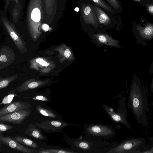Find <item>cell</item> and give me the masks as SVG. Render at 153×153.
<instances>
[{
    "mask_svg": "<svg viewBox=\"0 0 153 153\" xmlns=\"http://www.w3.org/2000/svg\"><path fill=\"white\" fill-rule=\"evenodd\" d=\"M137 76L134 74L130 85L129 105L138 123L145 126L147 123L146 113L149 112L145 90Z\"/></svg>",
    "mask_w": 153,
    "mask_h": 153,
    "instance_id": "obj_1",
    "label": "cell"
},
{
    "mask_svg": "<svg viewBox=\"0 0 153 153\" xmlns=\"http://www.w3.org/2000/svg\"><path fill=\"white\" fill-rule=\"evenodd\" d=\"M64 139L71 149L77 153H103L105 148L114 144L102 141L84 138L81 137L76 138L65 137Z\"/></svg>",
    "mask_w": 153,
    "mask_h": 153,
    "instance_id": "obj_2",
    "label": "cell"
},
{
    "mask_svg": "<svg viewBox=\"0 0 153 153\" xmlns=\"http://www.w3.org/2000/svg\"><path fill=\"white\" fill-rule=\"evenodd\" d=\"M43 0H29L27 11V24L30 31H38L44 16Z\"/></svg>",
    "mask_w": 153,
    "mask_h": 153,
    "instance_id": "obj_3",
    "label": "cell"
},
{
    "mask_svg": "<svg viewBox=\"0 0 153 153\" xmlns=\"http://www.w3.org/2000/svg\"><path fill=\"white\" fill-rule=\"evenodd\" d=\"M145 139L141 138L126 139L118 144L109 146L103 150L105 153H141L137 150L144 143Z\"/></svg>",
    "mask_w": 153,
    "mask_h": 153,
    "instance_id": "obj_4",
    "label": "cell"
},
{
    "mask_svg": "<svg viewBox=\"0 0 153 153\" xmlns=\"http://www.w3.org/2000/svg\"><path fill=\"white\" fill-rule=\"evenodd\" d=\"M84 134L90 138L109 139L115 134V129L112 126L101 124H88L83 127Z\"/></svg>",
    "mask_w": 153,
    "mask_h": 153,
    "instance_id": "obj_5",
    "label": "cell"
},
{
    "mask_svg": "<svg viewBox=\"0 0 153 153\" xmlns=\"http://www.w3.org/2000/svg\"><path fill=\"white\" fill-rule=\"evenodd\" d=\"M35 124L46 134L60 132L64 128L68 126H80L76 124L54 120L36 123Z\"/></svg>",
    "mask_w": 153,
    "mask_h": 153,
    "instance_id": "obj_6",
    "label": "cell"
},
{
    "mask_svg": "<svg viewBox=\"0 0 153 153\" xmlns=\"http://www.w3.org/2000/svg\"><path fill=\"white\" fill-rule=\"evenodd\" d=\"M136 30L134 34L136 43L145 47L147 45L146 42L153 39V24L147 23L144 27L138 25Z\"/></svg>",
    "mask_w": 153,
    "mask_h": 153,
    "instance_id": "obj_7",
    "label": "cell"
},
{
    "mask_svg": "<svg viewBox=\"0 0 153 153\" xmlns=\"http://www.w3.org/2000/svg\"><path fill=\"white\" fill-rule=\"evenodd\" d=\"M29 108L21 109L1 116L0 122L20 124L30 115L31 111Z\"/></svg>",
    "mask_w": 153,
    "mask_h": 153,
    "instance_id": "obj_8",
    "label": "cell"
},
{
    "mask_svg": "<svg viewBox=\"0 0 153 153\" xmlns=\"http://www.w3.org/2000/svg\"><path fill=\"white\" fill-rule=\"evenodd\" d=\"M0 143L11 149L25 153H36L38 150L27 147L15 141L10 136L5 137L0 132Z\"/></svg>",
    "mask_w": 153,
    "mask_h": 153,
    "instance_id": "obj_9",
    "label": "cell"
},
{
    "mask_svg": "<svg viewBox=\"0 0 153 153\" xmlns=\"http://www.w3.org/2000/svg\"><path fill=\"white\" fill-rule=\"evenodd\" d=\"M81 14L84 22L94 26L98 25V22L94 8L89 4H83L81 8Z\"/></svg>",
    "mask_w": 153,
    "mask_h": 153,
    "instance_id": "obj_10",
    "label": "cell"
},
{
    "mask_svg": "<svg viewBox=\"0 0 153 153\" xmlns=\"http://www.w3.org/2000/svg\"><path fill=\"white\" fill-rule=\"evenodd\" d=\"M105 111L113 121L115 123H119L125 125L128 128L131 129V128L126 119L127 115L124 112H117L111 107L106 104L102 105Z\"/></svg>",
    "mask_w": 153,
    "mask_h": 153,
    "instance_id": "obj_11",
    "label": "cell"
},
{
    "mask_svg": "<svg viewBox=\"0 0 153 153\" xmlns=\"http://www.w3.org/2000/svg\"><path fill=\"white\" fill-rule=\"evenodd\" d=\"M31 107L30 103L27 102L13 101L0 109V116Z\"/></svg>",
    "mask_w": 153,
    "mask_h": 153,
    "instance_id": "obj_12",
    "label": "cell"
},
{
    "mask_svg": "<svg viewBox=\"0 0 153 153\" xmlns=\"http://www.w3.org/2000/svg\"><path fill=\"white\" fill-rule=\"evenodd\" d=\"M36 125L32 123L29 124L25 131L24 134L38 139L42 140H47L48 137L42 133Z\"/></svg>",
    "mask_w": 153,
    "mask_h": 153,
    "instance_id": "obj_13",
    "label": "cell"
},
{
    "mask_svg": "<svg viewBox=\"0 0 153 153\" xmlns=\"http://www.w3.org/2000/svg\"><path fill=\"white\" fill-rule=\"evenodd\" d=\"M94 8L99 23L105 25L111 23V19L103 10L96 5H95Z\"/></svg>",
    "mask_w": 153,
    "mask_h": 153,
    "instance_id": "obj_14",
    "label": "cell"
},
{
    "mask_svg": "<svg viewBox=\"0 0 153 153\" xmlns=\"http://www.w3.org/2000/svg\"><path fill=\"white\" fill-rule=\"evenodd\" d=\"M44 11L49 15L53 16L57 9L56 0H44Z\"/></svg>",
    "mask_w": 153,
    "mask_h": 153,
    "instance_id": "obj_15",
    "label": "cell"
},
{
    "mask_svg": "<svg viewBox=\"0 0 153 153\" xmlns=\"http://www.w3.org/2000/svg\"><path fill=\"white\" fill-rule=\"evenodd\" d=\"M11 138L20 144L31 148L36 149L39 147L35 142L28 138L22 136H17Z\"/></svg>",
    "mask_w": 153,
    "mask_h": 153,
    "instance_id": "obj_16",
    "label": "cell"
},
{
    "mask_svg": "<svg viewBox=\"0 0 153 153\" xmlns=\"http://www.w3.org/2000/svg\"><path fill=\"white\" fill-rule=\"evenodd\" d=\"M39 153H77V152L73 150L71 148L68 149H53L40 148L38 150Z\"/></svg>",
    "mask_w": 153,
    "mask_h": 153,
    "instance_id": "obj_17",
    "label": "cell"
},
{
    "mask_svg": "<svg viewBox=\"0 0 153 153\" xmlns=\"http://www.w3.org/2000/svg\"><path fill=\"white\" fill-rule=\"evenodd\" d=\"M37 111L42 115L52 118H56L57 116L52 110L45 108L39 105H37L36 106Z\"/></svg>",
    "mask_w": 153,
    "mask_h": 153,
    "instance_id": "obj_18",
    "label": "cell"
},
{
    "mask_svg": "<svg viewBox=\"0 0 153 153\" xmlns=\"http://www.w3.org/2000/svg\"><path fill=\"white\" fill-rule=\"evenodd\" d=\"M106 10L111 12H113L111 7L108 5L103 0H91Z\"/></svg>",
    "mask_w": 153,
    "mask_h": 153,
    "instance_id": "obj_19",
    "label": "cell"
},
{
    "mask_svg": "<svg viewBox=\"0 0 153 153\" xmlns=\"http://www.w3.org/2000/svg\"><path fill=\"white\" fill-rule=\"evenodd\" d=\"M16 96V95L14 94H9L3 98L0 105L3 104L7 105L10 103L12 102L13 98Z\"/></svg>",
    "mask_w": 153,
    "mask_h": 153,
    "instance_id": "obj_20",
    "label": "cell"
},
{
    "mask_svg": "<svg viewBox=\"0 0 153 153\" xmlns=\"http://www.w3.org/2000/svg\"><path fill=\"white\" fill-rule=\"evenodd\" d=\"M13 126L9 125L4 124L3 122L0 123V132H5L13 128Z\"/></svg>",
    "mask_w": 153,
    "mask_h": 153,
    "instance_id": "obj_21",
    "label": "cell"
},
{
    "mask_svg": "<svg viewBox=\"0 0 153 153\" xmlns=\"http://www.w3.org/2000/svg\"><path fill=\"white\" fill-rule=\"evenodd\" d=\"M109 4L115 9H118L120 6L118 0H106Z\"/></svg>",
    "mask_w": 153,
    "mask_h": 153,
    "instance_id": "obj_22",
    "label": "cell"
},
{
    "mask_svg": "<svg viewBox=\"0 0 153 153\" xmlns=\"http://www.w3.org/2000/svg\"><path fill=\"white\" fill-rule=\"evenodd\" d=\"M149 72L150 74H153V60L150 65ZM150 92H153V76L150 85Z\"/></svg>",
    "mask_w": 153,
    "mask_h": 153,
    "instance_id": "obj_23",
    "label": "cell"
},
{
    "mask_svg": "<svg viewBox=\"0 0 153 153\" xmlns=\"http://www.w3.org/2000/svg\"><path fill=\"white\" fill-rule=\"evenodd\" d=\"M150 147L149 149L144 151L141 152V153H153V137L150 138Z\"/></svg>",
    "mask_w": 153,
    "mask_h": 153,
    "instance_id": "obj_24",
    "label": "cell"
},
{
    "mask_svg": "<svg viewBox=\"0 0 153 153\" xmlns=\"http://www.w3.org/2000/svg\"><path fill=\"white\" fill-rule=\"evenodd\" d=\"M32 98L34 100L43 101H48V99L47 97L42 95H37L32 97Z\"/></svg>",
    "mask_w": 153,
    "mask_h": 153,
    "instance_id": "obj_25",
    "label": "cell"
},
{
    "mask_svg": "<svg viewBox=\"0 0 153 153\" xmlns=\"http://www.w3.org/2000/svg\"><path fill=\"white\" fill-rule=\"evenodd\" d=\"M9 83L8 82L7 80H3L0 82V88H2L6 87Z\"/></svg>",
    "mask_w": 153,
    "mask_h": 153,
    "instance_id": "obj_26",
    "label": "cell"
},
{
    "mask_svg": "<svg viewBox=\"0 0 153 153\" xmlns=\"http://www.w3.org/2000/svg\"><path fill=\"white\" fill-rule=\"evenodd\" d=\"M147 9L149 12L153 15V4H148L146 6Z\"/></svg>",
    "mask_w": 153,
    "mask_h": 153,
    "instance_id": "obj_27",
    "label": "cell"
},
{
    "mask_svg": "<svg viewBox=\"0 0 153 153\" xmlns=\"http://www.w3.org/2000/svg\"><path fill=\"white\" fill-rule=\"evenodd\" d=\"M71 54V52L68 49H67L65 51L64 53L65 57L67 58H69Z\"/></svg>",
    "mask_w": 153,
    "mask_h": 153,
    "instance_id": "obj_28",
    "label": "cell"
},
{
    "mask_svg": "<svg viewBox=\"0 0 153 153\" xmlns=\"http://www.w3.org/2000/svg\"><path fill=\"white\" fill-rule=\"evenodd\" d=\"M7 60L6 56L4 55H2L0 57V61L1 62H5Z\"/></svg>",
    "mask_w": 153,
    "mask_h": 153,
    "instance_id": "obj_29",
    "label": "cell"
},
{
    "mask_svg": "<svg viewBox=\"0 0 153 153\" xmlns=\"http://www.w3.org/2000/svg\"><path fill=\"white\" fill-rule=\"evenodd\" d=\"M42 28L45 31H48L49 29V27L48 25L46 24H43L42 25Z\"/></svg>",
    "mask_w": 153,
    "mask_h": 153,
    "instance_id": "obj_30",
    "label": "cell"
},
{
    "mask_svg": "<svg viewBox=\"0 0 153 153\" xmlns=\"http://www.w3.org/2000/svg\"><path fill=\"white\" fill-rule=\"evenodd\" d=\"M40 64L43 66H47L49 64L47 62H46L43 61L42 62L39 63Z\"/></svg>",
    "mask_w": 153,
    "mask_h": 153,
    "instance_id": "obj_31",
    "label": "cell"
},
{
    "mask_svg": "<svg viewBox=\"0 0 153 153\" xmlns=\"http://www.w3.org/2000/svg\"><path fill=\"white\" fill-rule=\"evenodd\" d=\"M43 61V59L42 58H37L36 60V62L39 63H40Z\"/></svg>",
    "mask_w": 153,
    "mask_h": 153,
    "instance_id": "obj_32",
    "label": "cell"
},
{
    "mask_svg": "<svg viewBox=\"0 0 153 153\" xmlns=\"http://www.w3.org/2000/svg\"><path fill=\"white\" fill-rule=\"evenodd\" d=\"M151 105L153 106V101L151 102Z\"/></svg>",
    "mask_w": 153,
    "mask_h": 153,
    "instance_id": "obj_33",
    "label": "cell"
}]
</instances>
